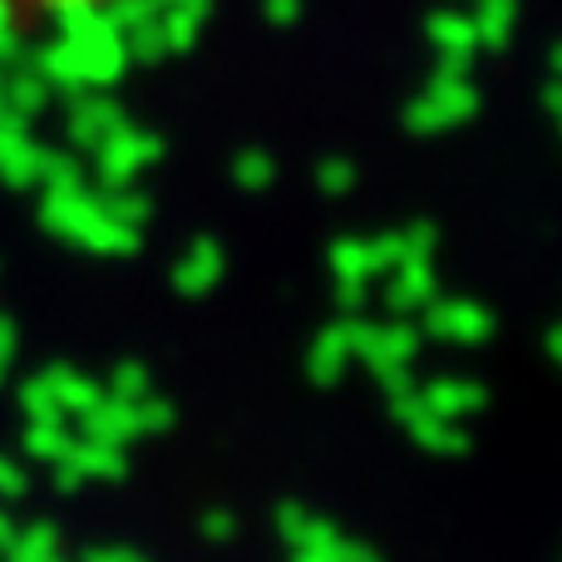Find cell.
<instances>
[{"label":"cell","instance_id":"cell-1","mask_svg":"<svg viewBox=\"0 0 562 562\" xmlns=\"http://www.w3.org/2000/svg\"><path fill=\"white\" fill-rule=\"evenodd\" d=\"M10 10H25V15H69V10H104L119 0H0Z\"/></svg>","mask_w":562,"mask_h":562}]
</instances>
